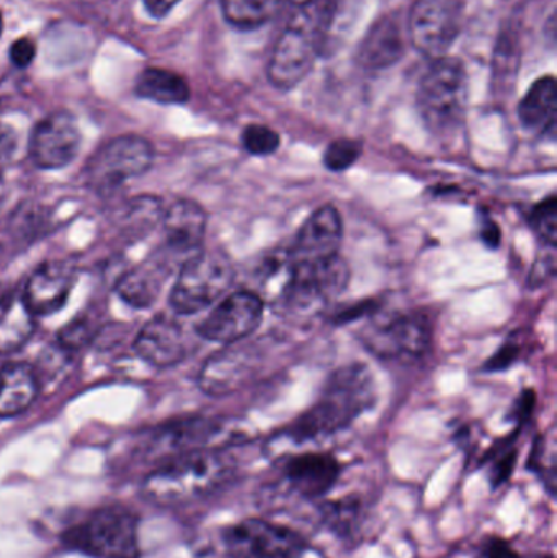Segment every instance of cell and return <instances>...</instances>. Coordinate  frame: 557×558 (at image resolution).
<instances>
[{
  "label": "cell",
  "mask_w": 557,
  "mask_h": 558,
  "mask_svg": "<svg viewBox=\"0 0 557 558\" xmlns=\"http://www.w3.org/2000/svg\"><path fill=\"white\" fill-rule=\"evenodd\" d=\"M343 0H311L298 7L287 28L278 36L270 59L268 81L290 90L304 81L316 59L332 41Z\"/></svg>",
  "instance_id": "obj_1"
},
{
  "label": "cell",
  "mask_w": 557,
  "mask_h": 558,
  "mask_svg": "<svg viewBox=\"0 0 557 558\" xmlns=\"http://www.w3.org/2000/svg\"><path fill=\"white\" fill-rule=\"evenodd\" d=\"M375 379L365 364H349L330 376L323 396L284 435L293 441H314L347 428L372 409L376 400Z\"/></svg>",
  "instance_id": "obj_2"
},
{
  "label": "cell",
  "mask_w": 557,
  "mask_h": 558,
  "mask_svg": "<svg viewBox=\"0 0 557 558\" xmlns=\"http://www.w3.org/2000/svg\"><path fill=\"white\" fill-rule=\"evenodd\" d=\"M234 474L219 449H202L164 459L143 482L144 498L159 507H182L225 487Z\"/></svg>",
  "instance_id": "obj_3"
},
{
  "label": "cell",
  "mask_w": 557,
  "mask_h": 558,
  "mask_svg": "<svg viewBox=\"0 0 557 558\" xmlns=\"http://www.w3.org/2000/svg\"><path fill=\"white\" fill-rule=\"evenodd\" d=\"M417 108L425 126L438 136L453 134L468 108V74L453 56L435 59L417 90Z\"/></svg>",
  "instance_id": "obj_4"
},
{
  "label": "cell",
  "mask_w": 557,
  "mask_h": 558,
  "mask_svg": "<svg viewBox=\"0 0 557 558\" xmlns=\"http://www.w3.org/2000/svg\"><path fill=\"white\" fill-rule=\"evenodd\" d=\"M349 267L339 255L327 260L294 264L290 278L277 299L287 314L314 315L329 307L349 284Z\"/></svg>",
  "instance_id": "obj_5"
},
{
  "label": "cell",
  "mask_w": 557,
  "mask_h": 558,
  "mask_svg": "<svg viewBox=\"0 0 557 558\" xmlns=\"http://www.w3.org/2000/svg\"><path fill=\"white\" fill-rule=\"evenodd\" d=\"M232 262L221 252H198L180 267L170 292V307L179 315L205 311L225 298L234 282Z\"/></svg>",
  "instance_id": "obj_6"
},
{
  "label": "cell",
  "mask_w": 557,
  "mask_h": 558,
  "mask_svg": "<svg viewBox=\"0 0 557 558\" xmlns=\"http://www.w3.org/2000/svg\"><path fill=\"white\" fill-rule=\"evenodd\" d=\"M65 546L97 558H137L136 518L124 508L94 511L64 533Z\"/></svg>",
  "instance_id": "obj_7"
},
{
  "label": "cell",
  "mask_w": 557,
  "mask_h": 558,
  "mask_svg": "<svg viewBox=\"0 0 557 558\" xmlns=\"http://www.w3.org/2000/svg\"><path fill=\"white\" fill-rule=\"evenodd\" d=\"M153 162V144L136 134H124L98 147L85 166V182L95 192H113L146 173Z\"/></svg>",
  "instance_id": "obj_8"
},
{
  "label": "cell",
  "mask_w": 557,
  "mask_h": 558,
  "mask_svg": "<svg viewBox=\"0 0 557 558\" xmlns=\"http://www.w3.org/2000/svg\"><path fill=\"white\" fill-rule=\"evenodd\" d=\"M362 341L370 353L383 360H415L431 350V322L417 312L376 318L363 328Z\"/></svg>",
  "instance_id": "obj_9"
},
{
  "label": "cell",
  "mask_w": 557,
  "mask_h": 558,
  "mask_svg": "<svg viewBox=\"0 0 557 558\" xmlns=\"http://www.w3.org/2000/svg\"><path fill=\"white\" fill-rule=\"evenodd\" d=\"M467 15V0H417L409 19L412 45L435 59L448 56L460 36Z\"/></svg>",
  "instance_id": "obj_10"
},
{
  "label": "cell",
  "mask_w": 557,
  "mask_h": 558,
  "mask_svg": "<svg viewBox=\"0 0 557 558\" xmlns=\"http://www.w3.org/2000/svg\"><path fill=\"white\" fill-rule=\"evenodd\" d=\"M222 539L231 558H303L306 553L296 531L258 518L232 524Z\"/></svg>",
  "instance_id": "obj_11"
},
{
  "label": "cell",
  "mask_w": 557,
  "mask_h": 558,
  "mask_svg": "<svg viewBox=\"0 0 557 558\" xmlns=\"http://www.w3.org/2000/svg\"><path fill=\"white\" fill-rule=\"evenodd\" d=\"M264 308V299L257 292H234L219 301L199 322L196 331L213 343H239L261 327Z\"/></svg>",
  "instance_id": "obj_12"
},
{
  "label": "cell",
  "mask_w": 557,
  "mask_h": 558,
  "mask_svg": "<svg viewBox=\"0 0 557 558\" xmlns=\"http://www.w3.org/2000/svg\"><path fill=\"white\" fill-rule=\"evenodd\" d=\"M81 143L77 120L68 111H56L36 124L28 153L38 169L58 170L77 157Z\"/></svg>",
  "instance_id": "obj_13"
},
{
  "label": "cell",
  "mask_w": 557,
  "mask_h": 558,
  "mask_svg": "<svg viewBox=\"0 0 557 558\" xmlns=\"http://www.w3.org/2000/svg\"><path fill=\"white\" fill-rule=\"evenodd\" d=\"M261 367V356L251 344H226L199 371L198 386L211 397L238 392L251 383Z\"/></svg>",
  "instance_id": "obj_14"
},
{
  "label": "cell",
  "mask_w": 557,
  "mask_h": 558,
  "mask_svg": "<svg viewBox=\"0 0 557 558\" xmlns=\"http://www.w3.org/2000/svg\"><path fill=\"white\" fill-rule=\"evenodd\" d=\"M160 226L164 231V257L182 267L189 258L203 251L208 216L202 206L180 199L164 209Z\"/></svg>",
  "instance_id": "obj_15"
},
{
  "label": "cell",
  "mask_w": 557,
  "mask_h": 558,
  "mask_svg": "<svg viewBox=\"0 0 557 558\" xmlns=\"http://www.w3.org/2000/svg\"><path fill=\"white\" fill-rule=\"evenodd\" d=\"M231 438L232 433L218 420H182L157 432L153 439V452L164 461L185 452L219 449V446L231 441Z\"/></svg>",
  "instance_id": "obj_16"
},
{
  "label": "cell",
  "mask_w": 557,
  "mask_h": 558,
  "mask_svg": "<svg viewBox=\"0 0 557 558\" xmlns=\"http://www.w3.org/2000/svg\"><path fill=\"white\" fill-rule=\"evenodd\" d=\"M343 239V222L334 206H323L301 226L290 248L294 264L327 260L339 255Z\"/></svg>",
  "instance_id": "obj_17"
},
{
  "label": "cell",
  "mask_w": 557,
  "mask_h": 558,
  "mask_svg": "<svg viewBox=\"0 0 557 558\" xmlns=\"http://www.w3.org/2000/svg\"><path fill=\"white\" fill-rule=\"evenodd\" d=\"M340 472L339 461L324 452L293 456L283 465V477L291 490L310 500L329 494L336 487Z\"/></svg>",
  "instance_id": "obj_18"
},
{
  "label": "cell",
  "mask_w": 557,
  "mask_h": 558,
  "mask_svg": "<svg viewBox=\"0 0 557 558\" xmlns=\"http://www.w3.org/2000/svg\"><path fill=\"white\" fill-rule=\"evenodd\" d=\"M134 351L154 367H170L185 357V335L179 322L166 315L150 318L134 340Z\"/></svg>",
  "instance_id": "obj_19"
},
{
  "label": "cell",
  "mask_w": 557,
  "mask_h": 558,
  "mask_svg": "<svg viewBox=\"0 0 557 558\" xmlns=\"http://www.w3.org/2000/svg\"><path fill=\"white\" fill-rule=\"evenodd\" d=\"M74 270L64 262L39 265L22 292L36 317L61 311L74 288Z\"/></svg>",
  "instance_id": "obj_20"
},
{
  "label": "cell",
  "mask_w": 557,
  "mask_h": 558,
  "mask_svg": "<svg viewBox=\"0 0 557 558\" xmlns=\"http://www.w3.org/2000/svg\"><path fill=\"white\" fill-rule=\"evenodd\" d=\"M173 265L164 255L131 268L120 278L117 286L121 301L134 308H147L159 298L164 281Z\"/></svg>",
  "instance_id": "obj_21"
},
{
  "label": "cell",
  "mask_w": 557,
  "mask_h": 558,
  "mask_svg": "<svg viewBox=\"0 0 557 558\" xmlns=\"http://www.w3.org/2000/svg\"><path fill=\"white\" fill-rule=\"evenodd\" d=\"M404 52L401 26L391 16L373 23L359 48V62L368 71H382L396 64Z\"/></svg>",
  "instance_id": "obj_22"
},
{
  "label": "cell",
  "mask_w": 557,
  "mask_h": 558,
  "mask_svg": "<svg viewBox=\"0 0 557 558\" xmlns=\"http://www.w3.org/2000/svg\"><path fill=\"white\" fill-rule=\"evenodd\" d=\"M39 389L35 367L25 363H9L0 369V416L20 415L28 410L36 399Z\"/></svg>",
  "instance_id": "obj_23"
},
{
  "label": "cell",
  "mask_w": 557,
  "mask_h": 558,
  "mask_svg": "<svg viewBox=\"0 0 557 558\" xmlns=\"http://www.w3.org/2000/svg\"><path fill=\"white\" fill-rule=\"evenodd\" d=\"M556 111V78L553 75L538 78L519 105L523 126L538 136H555Z\"/></svg>",
  "instance_id": "obj_24"
},
{
  "label": "cell",
  "mask_w": 557,
  "mask_h": 558,
  "mask_svg": "<svg viewBox=\"0 0 557 558\" xmlns=\"http://www.w3.org/2000/svg\"><path fill=\"white\" fill-rule=\"evenodd\" d=\"M36 315L22 292H7L0 298V354L19 351L35 331Z\"/></svg>",
  "instance_id": "obj_25"
},
{
  "label": "cell",
  "mask_w": 557,
  "mask_h": 558,
  "mask_svg": "<svg viewBox=\"0 0 557 558\" xmlns=\"http://www.w3.org/2000/svg\"><path fill=\"white\" fill-rule=\"evenodd\" d=\"M134 92L141 98L160 105H182L190 98V87L182 75L167 69L149 68L141 72Z\"/></svg>",
  "instance_id": "obj_26"
},
{
  "label": "cell",
  "mask_w": 557,
  "mask_h": 558,
  "mask_svg": "<svg viewBox=\"0 0 557 558\" xmlns=\"http://www.w3.org/2000/svg\"><path fill=\"white\" fill-rule=\"evenodd\" d=\"M288 0H221L222 15L241 29L264 26L281 12Z\"/></svg>",
  "instance_id": "obj_27"
},
{
  "label": "cell",
  "mask_w": 557,
  "mask_h": 558,
  "mask_svg": "<svg viewBox=\"0 0 557 558\" xmlns=\"http://www.w3.org/2000/svg\"><path fill=\"white\" fill-rule=\"evenodd\" d=\"M69 351L62 350L58 343L39 356L38 366L35 367L36 377H38L39 389L52 390L55 383L59 384L65 376L69 367Z\"/></svg>",
  "instance_id": "obj_28"
},
{
  "label": "cell",
  "mask_w": 557,
  "mask_h": 558,
  "mask_svg": "<svg viewBox=\"0 0 557 558\" xmlns=\"http://www.w3.org/2000/svg\"><path fill=\"white\" fill-rule=\"evenodd\" d=\"M530 226L546 247L557 244V199L555 195L543 199L529 216Z\"/></svg>",
  "instance_id": "obj_29"
},
{
  "label": "cell",
  "mask_w": 557,
  "mask_h": 558,
  "mask_svg": "<svg viewBox=\"0 0 557 558\" xmlns=\"http://www.w3.org/2000/svg\"><path fill=\"white\" fill-rule=\"evenodd\" d=\"M241 140L244 149L252 156L258 157L277 153L281 144L280 134L271 128L265 126V124H249L242 131Z\"/></svg>",
  "instance_id": "obj_30"
},
{
  "label": "cell",
  "mask_w": 557,
  "mask_h": 558,
  "mask_svg": "<svg viewBox=\"0 0 557 558\" xmlns=\"http://www.w3.org/2000/svg\"><path fill=\"white\" fill-rule=\"evenodd\" d=\"M362 156V144L353 140H336L324 153V166L330 172H346Z\"/></svg>",
  "instance_id": "obj_31"
},
{
  "label": "cell",
  "mask_w": 557,
  "mask_h": 558,
  "mask_svg": "<svg viewBox=\"0 0 557 558\" xmlns=\"http://www.w3.org/2000/svg\"><path fill=\"white\" fill-rule=\"evenodd\" d=\"M94 335L95 328L90 318L75 317L59 330L56 343H58L62 350L74 353V351L87 347V344L94 340Z\"/></svg>",
  "instance_id": "obj_32"
},
{
  "label": "cell",
  "mask_w": 557,
  "mask_h": 558,
  "mask_svg": "<svg viewBox=\"0 0 557 558\" xmlns=\"http://www.w3.org/2000/svg\"><path fill=\"white\" fill-rule=\"evenodd\" d=\"M320 508L323 520L339 533H349L360 513V504L355 500L329 501Z\"/></svg>",
  "instance_id": "obj_33"
},
{
  "label": "cell",
  "mask_w": 557,
  "mask_h": 558,
  "mask_svg": "<svg viewBox=\"0 0 557 558\" xmlns=\"http://www.w3.org/2000/svg\"><path fill=\"white\" fill-rule=\"evenodd\" d=\"M517 452L512 446H504L500 451L491 456V484L499 487L504 482L509 481L516 468Z\"/></svg>",
  "instance_id": "obj_34"
},
{
  "label": "cell",
  "mask_w": 557,
  "mask_h": 558,
  "mask_svg": "<svg viewBox=\"0 0 557 558\" xmlns=\"http://www.w3.org/2000/svg\"><path fill=\"white\" fill-rule=\"evenodd\" d=\"M10 61L15 68L25 69L32 64L36 56L35 43L29 38H20L10 46Z\"/></svg>",
  "instance_id": "obj_35"
},
{
  "label": "cell",
  "mask_w": 557,
  "mask_h": 558,
  "mask_svg": "<svg viewBox=\"0 0 557 558\" xmlns=\"http://www.w3.org/2000/svg\"><path fill=\"white\" fill-rule=\"evenodd\" d=\"M517 357H519V347L517 343H507L487 361L484 369L486 371H502L507 369V367L512 366L516 363Z\"/></svg>",
  "instance_id": "obj_36"
},
{
  "label": "cell",
  "mask_w": 557,
  "mask_h": 558,
  "mask_svg": "<svg viewBox=\"0 0 557 558\" xmlns=\"http://www.w3.org/2000/svg\"><path fill=\"white\" fill-rule=\"evenodd\" d=\"M556 260L555 254H546L545 257L540 258L530 274V284L542 286L543 282L548 281L549 278L555 277Z\"/></svg>",
  "instance_id": "obj_37"
},
{
  "label": "cell",
  "mask_w": 557,
  "mask_h": 558,
  "mask_svg": "<svg viewBox=\"0 0 557 558\" xmlns=\"http://www.w3.org/2000/svg\"><path fill=\"white\" fill-rule=\"evenodd\" d=\"M481 239H483L484 244L489 248L499 247L502 232H500L499 226H497L493 219H484V221L481 222Z\"/></svg>",
  "instance_id": "obj_38"
},
{
  "label": "cell",
  "mask_w": 557,
  "mask_h": 558,
  "mask_svg": "<svg viewBox=\"0 0 557 558\" xmlns=\"http://www.w3.org/2000/svg\"><path fill=\"white\" fill-rule=\"evenodd\" d=\"M13 149H15V140H13L12 131H10V128L0 124V170L9 162Z\"/></svg>",
  "instance_id": "obj_39"
},
{
  "label": "cell",
  "mask_w": 557,
  "mask_h": 558,
  "mask_svg": "<svg viewBox=\"0 0 557 558\" xmlns=\"http://www.w3.org/2000/svg\"><path fill=\"white\" fill-rule=\"evenodd\" d=\"M143 2L150 15L162 19L175 9L180 0H143Z\"/></svg>",
  "instance_id": "obj_40"
},
{
  "label": "cell",
  "mask_w": 557,
  "mask_h": 558,
  "mask_svg": "<svg viewBox=\"0 0 557 558\" xmlns=\"http://www.w3.org/2000/svg\"><path fill=\"white\" fill-rule=\"evenodd\" d=\"M487 558H517L516 554L510 550L502 541H493L491 546L487 547Z\"/></svg>",
  "instance_id": "obj_41"
},
{
  "label": "cell",
  "mask_w": 557,
  "mask_h": 558,
  "mask_svg": "<svg viewBox=\"0 0 557 558\" xmlns=\"http://www.w3.org/2000/svg\"><path fill=\"white\" fill-rule=\"evenodd\" d=\"M294 3H296L298 7L304 5V3L311 2V0H293Z\"/></svg>",
  "instance_id": "obj_42"
},
{
  "label": "cell",
  "mask_w": 557,
  "mask_h": 558,
  "mask_svg": "<svg viewBox=\"0 0 557 558\" xmlns=\"http://www.w3.org/2000/svg\"><path fill=\"white\" fill-rule=\"evenodd\" d=\"M2 32H3V16H2V12H0V35H2Z\"/></svg>",
  "instance_id": "obj_43"
}]
</instances>
